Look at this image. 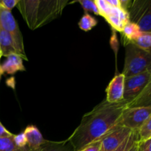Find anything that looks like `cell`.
Returning a JSON list of instances; mask_svg holds the SVG:
<instances>
[{
  "label": "cell",
  "instance_id": "obj_1",
  "mask_svg": "<svg viewBox=\"0 0 151 151\" xmlns=\"http://www.w3.org/2000/svg\"><path fill=\"white\" fill-rule=\"evenodd\" d=\"M128 106L125 101L110 103L106 100L86 114L80 125L67 139L74 150L79 151L94 142L102 140L117 126L121 114Z\"/></svg>",
  "mask_w": 151,
  "mask_h": 151
},
{
  "label": "cell",
  "instance_id": "obj_2",
  "mask_svg": "<svg viewBox=\"0 0 151 151\" xmlns=\"http://www.w3.org/2000/svg\"><path fill=\"white\" fill-rule=\"evenodd\" d=\"M68 0H19L16 5L28 27L35 30L58 19Z\"/></svg>",
  "mask_w": 151,
  "mask_h": 151
},
{
  "label": "cell",
  "instance_id": "obj_3",
  "mask_svg": "<svg viewBox=\"0 0 151 151\" xmlns=\"http://www.w3.org/2000/svg\"><path fill=\"white\" fill-rule=\"evenodd\" d=\"M125 47V63L122 74L125 78L151 71V52L145 51L133 44Z\"/></svg>",
  "mask_w": 151,
  "mask_h": 151
},
{
  "label": "cell",
  "instance_id": "obj_4",
  "mask_svg": "<svg viewBox=\"0 0 151 151\" xmlns=\"http://www.w3.org/2000/svg\"><path fill=\"white\" fill-rule=\"evenodd\" d=\"M128 12L130 22L141 32H151V0H134Z\"/></svg>",
  "mask_w": 151,
  "mask_h": 151
},
{
  "label": "cell",
  "instance_id": "obj_5",
  "mask_svg": "<svg viewBox=\"0 0 151 151\" xmlns=\"http://www.w3.org/2000/svg\"><path fill=\"white\" fill-rule=\"evenodd\" d=\"M151 114V107H127L121 114L117 125L139 131Z\"/></svg>",
  "mask_w": 151,
  "mask_h": 151
},
{
  "label": "cell",
  "instance_id": "obj_6",
  "mask_svg": "<svg viewBox=\"0 0 151 151\" xmlns=\"http://www.w3.org/2000/svg\"><path fill=\"white\" fill-rule=\"evenodd\" d=\"M0 27L11 35L17 47L18 51L19 52L24 60H27V58L24 51L23 36L19 29V24L12 14L11 11L3 8L1 6H0Z\"/></svg>",
  "mask_w": 151,
  "mask_h": 151
},
{
  "label": "cell",
  "instance_id": "obj_7",
  "mask_svg": "<svg viewBox=\"0 0 151 151\" xmlns=\"http://www.w3.org/2000/svg\"><path fill=\"white\" fill-rule=\"evenodd\" d=\"M151 78V71L125 78L123 101L129 104L144 90Z\"/></svg>",
  "mask_w": 151,
  "mask_h": 151
},
{
  "label": "cell",
  "instance_id": "obj_8",
  "mask_svg": "<svg viewBox=\"0 0 151 151\" xmlns=\"http://www.w3.org/2000/svg\"><path fill=\"white\" fill-rule=\"evenodd\" d=\"M132 132L133 131L128 128L117 125L102 139L101 150L103 151H114L123 143Z\"/></svg>",
  "mask_w": 151,
  "mask_h": 151
},
{
  "label": "cell",
  "instance_id": "obj_9",
  "mask_svg": "<svg viewBox=\"0 0 151 151\" xmlns=\"http://www.w3.org/2000/svg\"><path fill=\"white\" fill-rule=\"evenodd\" d=\"M125 77L122 73L116 75L110 81L106 88V101L117 103L123 101Z\"/></svg>",
  "mask_w": 151,
  "mask_h": 151
},
{
  "label": "cell",
  "instance_id": "obj_10",
  "mask_svg": "<svg viewBox=\"0 0 151 151\" xmlns=\"http://www.w3.org/2000/svg\"><path fill=\"white\" fill-rule=\"evenodd\" d=\"M104 19L111 25L112 29L119 32H122L124 27L130 22L128 12L120 7H114L111 6L110 10Z\"/></svg>",
  "mask_w": 151,
  "mask_h": 151
},
{
  "label": "cell",
  "instance_id": "obj_11",
  "mask_svg": "<svg viewBox=\"0 0 151 151\" xmlns=\"http://www.w3.org/2000/svg\"><path fill=\"white\" fill-rule=\"evenodd\" d=\"M27 145L22 151H36L47 142L38 128L35 125H28L24 131Z\"/></svg>",
  "mask_w": 151,
  "mask_h": 151
},
{
  "label": "cell",
  "instance_id": "obj_12",
  "mask_svg": "<svg viewBox=\"0 0 151 151\" xmlns=\"http://www.w3.org/2000/svg\"><path fill=\"white\" fill-rule=\"evenodd\" d=\"M7 59L1 66L3 73L13 75L17 72L26 70L23 63V58L18 54H11L7 56Z\"/></svg>",
  "mask_w": 151,
  "mask_h": 151
},
{
  "label": "cell",
  "instance_id": "obj_13",
  "mask_svg": "<svg viewBox=\"0 0 151 151\" xmlns=\"http://www.w3.org/2000/svg\"><path fill=\"white\" fill-rule=\"evenodd\" d=\"M0 50L2 56L4 57H7L11 54H18L21 55L11 35L7 31L3 29L1 27H0Z\"/></svg>",
  "mask_w": 151,
  "mask_h": 151
},
{
  "label": "cell",
  "instance_id": "obj_14",
  "mask_svg": "<svg viewBox=\"0 0 151 151\" xmlns=\"http://www.w3.org/2000/svg\"><path fill=\"white\" fill-rule=\"evenodd\" d=\"M128 107H151V78L142 92L131 103L128 104Z\"/></svg>",
  "mask_w": 151,
  "mask_h": 151
},
{
  "label": "cell",
  "instance_id": "obj_15",
  "mask_svg": "<svg viewBox=\"0 0 151 151\" xmlns=\"http://www.w3.org/2000/svg\"><path fill=\"white\" fill-rule=\"evenodd\" d=\"M36 151H75L67 139L62 142L47 141Z\"/></svg>",
  "mask_w": 151,
  "mask_h": 151
},
{
  "label": "cell",
  "instance_id": "obj_16",
  "mask_svg": "<svg viewBox=\"0 0 151 151\" xmlns=\"http://www.w3.org/2000/svg\"><path fill=\"white\" fill-rule=\"evenodd\" d=\"M121 32L123 36L124 45H125L132 42L139 35L141 31L136 24L130 22L124 27Z\"/></svg>",
  "mask_w": 151,
  "mask_h": 151
},
{
  "label": "cell",
  "instance_id": "obj_17",
  "mask_svg": "<svg viewBox=\"0 0 151 151\" xmlns=\"http://www.w3.org/2000/svg\"><path fill=\"white\" fill-rule=\"evenodd\" d=\"M129 44H133L145 51L151 52V32H141L139 35Z\"/></svg>",
  "mask_w": 151,
  "mask_h": 151
},
{
  "label": "cell",
  "instance_id": "obj_18",
  "mask_svg": "<svg viewBox=\"0 0 151 151\" xmlns=\"http://www.w3.org/2000/svg\"><path fill=\"white\" fill-rule=\"evenodd\" d=\"M139 141V137L138 131H133L131 135L123 142V143L114 151H129Z\"/></svg>",
  "mask_w": 151,
  "mask_h": 151
},
{
  "label": "cell",
  "instance_id": "obj_19",
  "mask_svg": "<svg viewBox=\"0 0 151 151\" xmlns=\"http://www.w3.org/2000/svg\"><path fill=\"white\" fill-rule=\"evenodd\" d=\"M97 24V21L88 13H85L78 22V26L82 30L88 32Z\"/></svg>",
  "mask_w": 151,
  "mask_h": 151
},
{
  "label": "cell",
  "instance_id": "obj_20",
  "mask_svg": "<svg viewBox=\"0 0 151 151\" xmlns=\"http://www.w3.org/2000/svg\"><path fill=\"white\" fill-rule=\"evenodd\" d=\"M13 136L0 138V151H21L15 144Z\"/></svg>",
  "mask_w": 151,
  "mask_h": 151
},
{
  "label": "cell",
  "instance_id": "obj_21",
  "mask_svg": "<svg viewBox=\"0 0 151 151\" xmlns=\"http://www.w3.org/2000/svg\"><path fill=\"white\" fill-rule=\"evenodd\" d=\"M139 141L151 138V114L138 131Z\"/></svg>",
  "mask_w": 151,
  "mask_h": 151
},
{
  "label": "cell",
  "instance_id": "obj_22",
  "mask_svg": "<svg viewBox=\"0 0 151 151\" xmlns=\"http://www.w3.org/2000/svg\"><path fill=\"white\" fill-rule=\"evenodd\" d=\"M76 1L81 4L86 13H92L95 15H100L99 10L97 9V7L94 1H91V0H79V1Z\"/></svg>",
  "mask_w": 151,
  "mask_h": 151
},
{
  "label": "cell",
  "instance_id": "obj_23",
  "mask_svg": "<svg viewBox=\"0 0 151 151\" xmlns=\"http://www.w3.org/2000/svg\"><path fill=\"white\" fill-rule=\"evenodd\" d=\"M13 140H14V142L16 144V145L17 146L18 148L21 151H22L24 149H25L27 147V139L24 132L20 133L19 134H16V135L14 134V136H13Z\"/></svg>",
  "mask_w": 151,
  "mask_h": 151
},
{
  "label": "cell",
  "instance_id": "obj_24",
  "mask_svg": "<svg viewBox=\"0 0 151 151\" xmlns=\"http://www.w3.org/2000/svg\"><path fill=\"white\" fill-rule=\"evenodd\" d=\"M19 0H0V6L3 8L11 11L13 8L16 7Z\"/></svg>",
  "mask_w": 151,
  "mask_h": 151
},
{
  "label": "cell",
  "instance_id": "obj_25",
  "mask_svg": "<svg viewBox=\"0 0 151 151\" xmlns=\"http://www.w3.org/2000/svg\"><path fill=\"white\" fill-rule=\"evenodd\" d=\"M137 151H151V138L137 142Z\"/></svg>",
  "mask_w": 151,
  "mask_h": 151
},
{
  "label": "cell",
  "instance_id": "obj_26",
  "mask_svg": "<svg viewBox=\"0 0 151 151\" xmlns=\"http://www.w3.org/2000/svg\"><path fill=\"white\" fill-rule=\"evenodd\" d=\"M101 145L102 141L99 140V141L94 142L86 146L85 147H83L79 151H100L101 150Z\"/></svg>",
  "mask_w": 151,
  "mask_h": 151
},
{
  "label": "cell",
  "instance_id": "obj_27",
  "mask_svg": "<svg viewBox=\"0 0 151 151\" xmlns=\"http://www.w3.org/2000/svg\"><path fill=\"white\" fill-rule=\"evenodd\" d=\"M13 135V134H12V133H10L9 131H7V130L4 128V125L1 124V122H0V138L12 137Z\"/></svg>",
  "mask_w": 151,
  "mask_h": 151
},
{
  "label": "cell",
  "instance_id": "obj_28",
  "mask_svg": "<svg viewBox=\"0 0 151 151\" xmlns=\"http://www.w3.org/2000/svg\"><path fill=\"white\" fill-rule=\"evenodd\" d=\"M119 1H120L121 8L128 11L130 7L131 6V4H132L133 1H131V0H119Z\"/></svg>",
  "mask_w": 151,
  "mask_h": 151
},
{
  "label": "cell",
  "instance_id": "obj_29",
  "mask_svg": "<svg viewBox=\"0 0 151 151\" xmlns=\"http://www.w3.org/2000/svg\"><path fill=\"white\" fill-rule=\"evenodd\" d=\"M106 1H107L108 4L110 6H111V7H120V1H119V0H106Z\"/></svg>",
  "mask_w": 151,
  "mask_h": 151
},
{
  "label": "cell",
  "instance_id": "obj_30",
  "mask_svg": "<svg viewBox=\"0 0 151 151\" xmlns=\"http://www.w3.org/2000/svg\"><path fill=\"white\" fill-rule=\"evenodd\" d=\"M129 151H137V143Z\"/></svg>",
  "mask_w": 151,
  "mask_h": 151
},
{
  "label": "cell",
  "instance_id": "obj_31",
  "mask_svg": "<svg viewBox=\"0 0 151 151\" xmlns=\"http://www.w3.org/2000/svg\"><path fill=\"white\" fill-rule=\"evenodd\" d=\"M2 74H3V72H2V70H1V66H0V80H1V75H2Z\"/></svg>",
  "mask_w": 151,
  "mask_h": 151
},
{
  "label": "cell",
  "instance_id": "obj_32",
  "mask_svg": "<svg viewBox=\"0 0 151 151\" xmlns=\"http://www.w3.org/2000/svg\"><path fill=\"white\" fill-rule=\"evenodd\" d=\"M1 56H2V54H1V50H0V59H1Z\"/></svg>",
  "mask_w": 151,
  "mask_h": 151
},
{
  "label": "cell",
  "instance_id": "obj_33",
  "mask_svg": "<svg viewBox=\"0 0 151 151\" xmlns=\"http://www.w3.org/2000/svg\"><path fill=\"white\" fill-rule=\"evenodd\" d=\"M100 151H103V150H100Z\"/></svg>",
  "mask_w": 151,
  "mask_h": 151
}]
</instances>
